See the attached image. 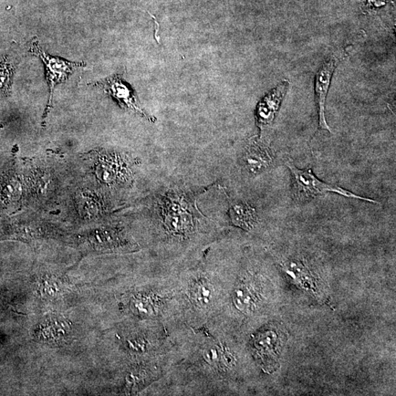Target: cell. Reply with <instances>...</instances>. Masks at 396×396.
<instances>
[{
  "label": "cell",
  "instance_id": "8fae6325",
  "mask_svg": "<svg viewBox=\"0 0 396 396\" xmlns=\"http://www.w3.org/2000/svg\"><path fill=\"white\" fill-rule=\"evenodd\" d=\"M16 62L9 55L0 57V92L5 97L12 95Z\"/></svg>",
  "mask_w": 396,
  "mask_h": 396
},
{
  "label": "cell",
  "instance_id": "7c38bea8",
  "mask_svg": "<svg viewBox=\"0 0 396 396\" xmlns=\"http://www.w3.org/2000/svg\"><path fill=\"white\" fill-rule=\"evenodd\" d=\"M39 293L40 295L48 298L57 297L62 290V284L61 280L55 277H50L40 280Z\"/></svg>",
  "mask_w": 396,
  "mask_h": 396
},
{
  "label": "cell",
  "instance_id": "7a4b0ae2",
  "mask_svg": "<svg viewBox=\"0 0 396 396\" xmlns=\"http://www.w3.org/2000/svg\"><path fill=\"white\" fill-rule=\"evenodd\" d=\"M178 275L180 327L198 328L207 325L220 314L235 277L217 241L181 262Z\"/></svg>",
  "mask_w": 396,
  "mask_h": 396
},
{
  "label": "cell",
  "instance_id": "30bf717a",
  "mask_svg": "<svg viewBox=\"0 0 396 396\" xmlns=\"http://www.w3.org/2000/svg\"><path fill=\"white\" fill-rule=\"evenodd\" d=\"M229 214L233 225L246 232L253 230L257 224L258 218L254 208L245 203L232 202Z\"/></svg>",
  "mask_w": 396,
  "mask_h": 396
},
{
  "label": "cell",
  "instance_id": "277c9868",
  "mask_svg": "<svg viewBox=\"0 0 396 396\" xmlns=\"http://www.w3.org/2000/svg\"><path fill=\"white\" fill-rule=\"evenodd\" d=\"M29 51L31 54L38 57L42 60L46 67L47 79L50 93L44 116L45 121L51 107L55 86L60 84V83L65 82L75 70L86 66V64L84 62H71L48 55L40 47L36 38L31 41Z\"/></svg>",
  "mask_w": 396,
  "mask_h": 396
},
{
  "label": "cell",
  "instance_id": "52a82bcc",
  "mask_svg": "<svg viewBox=\"0 0 396 396\" xmlns=\"http://www.w3.org/2000/svg\"><path fill=\"white\" fill-rule=\"evenodd\" d=\"M336 57L328 58L321 65L316 77V95L319 108V126L322 129L331 132L325 119V101L333 72L338 64Z\"/></svg>",
  "mask_w": 396,
  "mask_h": 396
},
{
  "label": "cell",
  "instance_id": "ba28073f",
  "mask_svg": "<svg viewBox=\"0 0 396 396\" xmlns=\"http://www.w3.org/2000/svg\"><path fill=\"white\" fill-rule=\"evenodd\" d=\"M288 88V82L284 81L259 103L257 110L258 123L260 127L272 122Z\"/></svg>",
  "mask_w": 396,
  "mask_h": 396
},
{
  "label": "cell",
  "instance_id": "8992f818",
  "mask_svg": "<svg viewBox=\"0 0 396 396\" xmlns=\"http://www.w3.org/2000/svg\"><path fill=\"white\" fill-rule=\"evenodd\" d=\"M92 86L98 87L116 99L123 108L140 113L143 117L153 120L138 106L136 97L127 85L125 84L120 75H113L106 79L92 83Z\"/></svg>",
  "mask_w": 396,
  "mask_h": 396
},
{
  "label": "cell",
  "instance_id": "5b68a950",
  "mask_svg": "<svg viewBox=\"0 0 396 396\" xmlns=\"http://www.w3.org/2000/svg\"><path fill=\"white\" fill-rule=\"evenodd\" d=\"M74 333V326L61 316H50L40 321L34 329V336L38 341L51 345L67 343Z\"/></svg>",
  "mask_w": 396,
  "mask_h": 396
},
{
  "label": "cell",
  "instance_id": "9c48e42d",
  "mask_svg": "<svg viewBox=\"0 0 396 396\" xmlns=\"http://www.w3.org/2000/svg\"><path fill=\"white\" fill-rule=\"evenodd\" d=\"M273 160V156L271 155L269 150L259 145L250 147L243 156L245 169L249 173L254 175L267 170Z\"/></svg>",
  "mask_w": 396,
  "mask_h": 396
},
{
  "label": "cell",
  "instance_id": "3957f363",
  "mask_svg": "<svg viewBox=\"0 0 396 396\" xmlns=\"http://www.w3.org/2000/svg\"><path fill=\"white\" fill-rule=\"evenodd\" d=\"M286 165L289 169L291 175H293L294 195L298 201H306L327 193H334L347 197L378 203L376 201L354 194L342 189L341 186L321 182L312 173L310 169L300 170L297 168L291 160H288L286 162Z\"/></svg>",
  "mask_w": 396,
  "mask_h": 396
},
{
  "label": "cell",
  "instance_id": "6da1fadb",
  "mask_svg": "<svg viewBox=\"0 0 396 396\" xmlns=\"http://www.w3.org/2000/svg\"><path fill=\"white\" fill-rule=\"evenodd\" d=\"M173 349L170 366L145 395H225L245 379L247 356L237 336L210 321L198 328L170 333Z\"/></svg>",
  "mask_w": 396,
  "mask_h": 396
}]
</instances>
